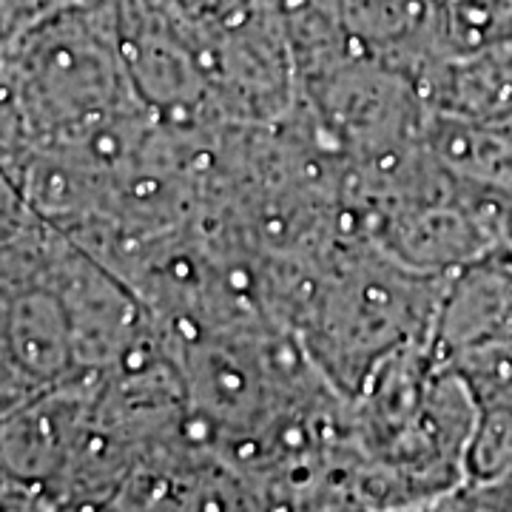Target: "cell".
Here are the masks:
<instances>
[{"label":"cell","instance_id":"1","mask_svg":"<svg viewBox=\"0 0 512 512\" xmlns=\"http://www.w3.org/2000/svg\"><path fill=\"white\" fill-rule=\"evenodd\" d=\"M476 404L430 345L390 356L350 402L353 487L367 507L404 512L467 484Z\"/></svg>","mask_w":512,"mask_h":512},{"label":"cell","instance_id":"2","mask_svg":"<svg viewBox=\"0 0 512 512\" xmlns=\"http://www.w3.org/2000/svg\"><path fill=\"white\" fill-rule=\"evenodd\" d=\"M0 157L77 137L140 100L128 77L117 0H83L3 46Z\"/></svg>","mask_w":512,"mask_h":512},{"label":"cell","instance_id":"3","mask_svg":"<svg viewBox=\"0 0 512 512\" xmlns=\"http://www.w3.org/2000/svg\"><path fill=\"white\" fill-rule=\"evenodd\" d=\"M444 279L348 234L325 256L296 336L336 393L353 402L390 356L433 342Z\"/></svg>","mask_w":512,"mask_h":512},{"label":"cell","instance_id":"4","mask_svg":"<svg viewBox=\"0 0 512 512\" xmlns=\"http://www.w3.org/2000/svg\"><path fill=\"white\" fill-rule=\"evenodd\" d=\"M302 100L350 163L382 157L424 137L430 106L421 86L367 57L302 83Z\"/></svg>","mask_w":512,"mask_h":512},{"label":"cell","instance_id":"5","mask_svg":"<svg viewBox=\"0 0 512 512\" xmlns=\"http://www.w3.org/2000/svg\"><path fill=\"white\" fill-rule=\"evenodd\" d=\"M0 299V416L89 379L77 362L69 313L49 285H3Z\"/></svg>","mask_w":512,"mask_h":512},{"label":"cell","instance_id":"6","mask_svg":"<svg viewBox=\"0 0 512 512\" xmlns=\"http://www.w3.org/2000/svg\"><path fill=\"white\" fill-rule=\"evenodd\" d=\"M97 387L100 382L94 379L63 384L3 413V481L49 493L57 478L63 476L77 439L89 421Z\"/></svg>","mask_w":512,"mask_h":512},{"label":"cell","instance_id":"7","mask_svg":"<svg viewBox=\"0 0 512 512\" xmlns=\"http://www.w3.org/2000/svg\"><path fill=\"white\" fill-rule=\"evenodd\" d=\"M512 339V245H495L444 279L430 348L441 362Z\"/></svg>","mask_w":512,"mask_h":512},{"label":"cell","instance_id":"8","mask_svg":"<svg viewBox=\"0 0 512 512\" xmlns=\"http://www.w3.org/2000/svg\"><path fill=\"white\" fill-rule=\"evenodd\" d=\"M359 57L421 80L444 60L439 0H339Z\"/></svg>","mask_w":512,"mask_h":512},{"label":"cell","instance_id":"9","mask_svg":"<svg viewBox=\"0 0 512 512\" xmlns=\"http://www.w3.org/2000/svg\"><path fill=\"white\" fill-rule=\"evenodd\" d=\"M421 94L430 111L512 131V49L444 57Z\"/></svg>","mask_w":512,"mask_h":512},{"label":"cell","instance_id":"10","mask_svg":"<svg viewBox=\"0 0 512 512\" xmlns=\"http://www.w3.org/2000/svg\"><path fill=\"white\" fill-rule=\"evenodd\" d=\"M424 140L464 191L512 200V131L430 111Z\"/></svg>","mask_w":512,"mask_h":512},{"label":"cell","instance_id":"11","mask_svg":"<svg viewBox=\"0 0 512 512\" xmlns=\"http://www.w3.org/2000/svg\"><path fill=\"white\" fill-rule=\"evenodd\" d=\"M148 512H276L254 478L211 453H194L165 470Z\"/></svg>","mask_w":512,"mask_h":512},{"label":"cell","instance_id":"12","mask_svg":"<svg viewBox=\"0 0 512 512\" xmlns=\"http://www.w3.org/2000/svg\"><path fill=\"white\" fill-rule=\"evenodd\" d=\"M476 404V424L467 450V484L487 487L512 473V399Z\"/></svg>","mask_w":512,"mask_h":512},{"label":"cell","instance_id":"13","mask_svg":"<svg viewBox=\"0 0 512 512\" xmlns=\"http://www.w3.org/2000/svg\"><path fill=\"white\" fill-rule=\"evenodd\" d=\"M0 18H3V46L26 35L29 29L40 26L43 20L55 18L57 12L69 9L83 0H0Z\"/></svg>","mask_w":512,"mask_h":512},{"label":"cell","instance_id":"14","mask_svg":"<svg viewBox=\"0 0 512 512\" xmlns=\"http://www.w3.org/2000/svg\"><path fill=\"white\" fill-rule=\"evenodd\" d=\"M404 512H495L487 501H484V495L478 493L476 487H470V484H464V487H458V490H450V493H441L436 498H430V501H421L416 507H410V510Z\"/></svg>","mask_w":512,"mask_h":512},{"label":"cell","instance_id":"15","mask_svg":"<svg viewBox=\"0 0 512 512\" xmlns=\"http://www.w3.org/2000/svg\"><path fill=\"white\" fill-rule=\"evenodd\" d=\"M296 512H382V510H373V507H367L365 501L359 498L356 493H333L328 498H319V501H313L308 507H302V510Z\"/></svg>","mask_w":512,"mask_h":512},{"label":"cell","instance_id":"16","mask_svg":"<svg viewBox=\"0 0 512 512\" xmlns=\"http://www.w3.org/2000/svg\"><path fill=\"white\" fill-rule=\"evenodd\" d=\"M473 487V484H470ZM478 493L484 495V501L493 507L495 512H512V473L495 484H487V487H476Z\"/></svg>","mask_w":512,"mask_h":512}]
</instances>
